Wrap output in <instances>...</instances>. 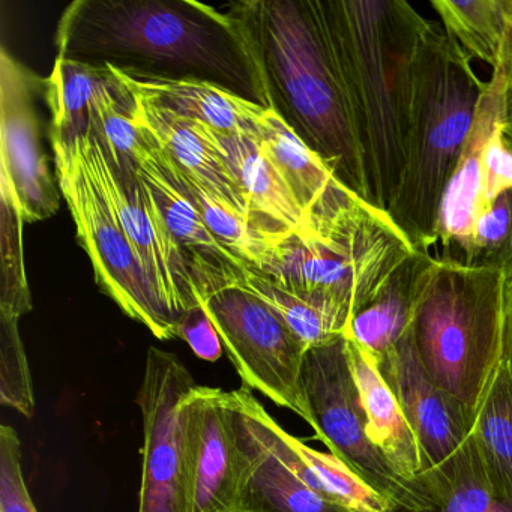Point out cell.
Instances as JSON below:
<instances>
[{
    "label": "cell",
    "instance_id": "cell-11",
    "mask_svg": "<svg viewBox=\"0 0 512 512\" xmlns=\"http://www.w3.org/2000/svg\"><path fill=\"white\" fill-rule=\"evenodd\" d=\"M196 385L178 356L157 347L148 350L136 398L145 439L139 512H190L181 404Z\"/></svg>",
    "mask_w": 512,
    "mask_h": 512
},
{
    "label": "cell",
    "instance_id": "cell-17",
    "mask_svg": "<svg viewBox=\"0 0 512 512\" xmlns=\"http://www.w3.org/2000/svg\"><path fill=\"white\" fill-rule=\"evenodd\" d=\"M146 137L151 142V155L140 164L137 175L154 197L170 235L187 254L197 295L227 286L245 265L215 239L175 164L148 134Z\"/></svg>",
    "mask_w": 512,
    "mask_h": 512
},
{
    "label": "cell",
    "instance_id": "cell-2",
    "mask_svg": "<svg viewBox=\"0 0 512 512\" xmlns=\"http://www.w3.org/2000/svg\"><path fill=\"white\" fill-rule=\"evenodd\" d=\"M367 175L368 200L388 211L406 166L413 67L430 20L404 0H323Z\"/></svg>",
    "mask_w": 512,
    "mask_h": 512
},
{
    "label": "cell",
    "instance_id": "cell-24",
    "mask_svg": "<svg viewBox=\"0 0 512 512\" xmlns=\"http://www.w3.org/2000/svg\"><path fill=\"white\" fill-rule=\"evenodd\" d=\"M442 29L470 59L512 73V0H433Z\"/></svg>",
    "mask_w": 512,
    "mask_h": 512
},
{
    "label": "cell",
    "instance_id": "cell-18",
    "mask_svg": "<svg viewBox=\"0 0 512 512\" xmlns=\"http://www.w3.org/2000/svg\"><path fill=\"white\" fill-rule=\"evenodd\" d=\"M112 68V67H109ZM131 94L176 115L196 119L218 133L259 139L265 107L214 83L133 76L112 68Z\"/></svg>",
    "mask_w": 512,
    "mask_h": 512
},
{
    "label": "cell",
    "instance_id": "cell-30",
    "mask_svg": "<svg viewBox=\"0 0 512 512\" xmlns=\"http://www.w3.org/2000/svg\"><path fill=\"white\" fill-rule=\"evenodd\" d=\"M236 281L259 296L308 349L332 343L349 329V322L331 308L284 289L256 269L244 266Z\"/></svg>",
    "mask_w": 512,
    "mask_h": 512
},
{
    "label": "cell",
    "instance_id": "cell-15",
    "mask_svg": "<svg viewBox=\"0 0 512 512\" xmlns=\"http://www.w3.org/2000/svg\"><path fill=\"white\" fill-rule=\"evenodd\" d=\"M244 485L239 512H358L314 490L278 451L269 413L250 389L232 391Z\"/></svg>",
    "mask_w": 512,
    "mask_h": 512
},
{
    "label": "cell",
    "instance_id": "cell-12",
    "mask_svg": "<svg viewBox=\"0 0 512 512\" xmlns=\"http://www.w3.org/2000/svg\"><path fill=\"white\" fill-rule=\"evenodd\" d=\"M46 79L37 76L7 47L0 52V193L17 203L25 223L47 220L61 206L55 167L43 148Z\"/></svg>",
    "mask_w": 512,
    "mask_h": 512
},
{
    "label": "cell",
    "instance_id": "cell-19",
    "mask_svg": "<svg viewBox=\"0 0 512 512\" xmlns=\"http://www.w3.org/2000/svg\"><path fill=\"white\" fill-rule=\"evenodd\" d=\"M190 121L214 146L244 194L254 217L274 224L287 233H307V218L296 205L289 188L266 157L256 137L218 133L196 119Z\"/></svg>",
    "mask_w": 512,
    "mask_h": 512
},
{
    "label": "cell",
    "instance_id": "cell-1",
    "mask_svg": "<svg viewBox=\"0 0 512 512\" xmlns=\"http://www.w3.org/2000/svg\"><path fill=\"white\" fill-rule=\"evenodd\" d=\"M55 43L62 58L214 83L272 109L259 56L233 10L196 0H76L62 13Z\"/></svg>",
    "mask_w": 512,
    "mask_h": 512
},
{
    "label": "cell",
    "instance_id": "cell-13",
    "mask_svg": "<svg viewBox=\"0 0 512 512\" xmlns=\"http://www.w3.org/2000/svg\"><path fill=\"white\" fill-rule=\"evenodd\" d=\"M88 146L95 173L118 212L139 262L179 328L184 314L199 305L187 254L170 235L154 197L136 170L113 166L91 134Z\"/></svg>",
    "mask_w": 512,
    "mask_h": 512
},
{
    "label": "cell",
    "instance_id": "cell-21",
    "mask_svg": "<svg viewBox=\"0 0 512 512\" xmlns=\"http://www.w3.org/2000/svg\"><path fill=\"white\" fill-rule=\"evenodd\" d=\"M346 340L347 358L358 386L367 431L373 445L395 473L406 481L418 482L424 472L421 446L397 397L380 373L377 362L356 341Z\"/></svg>",
    "mask_w": 512,
    "mask_h": 512
},
{
    "label": "cell",
    "instance_id": "cell-33",
    "mask_svg": "<svg viewBox=\"0 0 512 512\" xmlns=\"http://www.w3.org/2000/svg\"><path fill=\"white\" fill-rule=\"evenodd\" d=\"M22 443L10 425L0 427V512H38L22 467Z\"/></svg>",
    "mask_w": 512,
    "mask_h": 512
},
{
    "label": "cell",
    "instance_id": "cell-23",
    "mask_svg": "<svg viewBox=\"0 0 512 512\" xmlns=\"http://www.w3.org/2000/svg\"><path fill=\"white\" fill-rule=\"evenodd\" d=\"M259 143L289 188L296 205L310 218L328 205L346 185L334 170L289 127L274 109L266 110ZM349 188V187H347Z\"/></svg>",
    "mask_w": 512,
    "mask_h": 512
},
{
    "label": "cell",
    "instance_id": "cell-16",
    "mask_svg": "<svg viewBox=\"0 0 512 512\" xmlns=\"http://www.w3.org/2000/svg\"><path fill=\"white\" fill-rule=\"evenodd\" d=\"M377 367L415 431L424 472L443 466L463 448L473 421L466 409L428 373L419 356L413 329L377 361Z\"/></svg>",
    "mask_w": 512,
    "mask_h": 512
},
{
    "label": "cell",
    "instance_id": "cell-9",
    "mask_svg": "<svg viewBox=\"0 0 512 512\" xmlns=\"http://www.w3.org/2000/svg\"><path fill=\"white\" fill-rule=\"evenodd\" d=\"M302 388L313 419L311 428L332 455L389 505L430 508L419 482L413 484L398 476L371 442L344 337L308 349L302 365Z\"/></svg>",
    "mask_w": 512,
    "mask_h": 512
},
{
    "label": "cell",
    "instance_id": "cell-27",
    "mask_svg": "<svg viewBox=\"0 0 512 512\" xmlns=\"http://www.w3.org/2000/svg\"><path fill=\"white\" fill-rule=\"evenodd\" d=\"M176 169L212 235L242 265L262 269L277 245L293 235L223 202L199 181Z\"/></svg>",
    "mask_w": 512,
    "mask_h": 512
},
{
    "label": "cell",
    "instance_id": "cell-10",
    "mask_svg": "<svg viewBox=\"0 0 512 512\" xmlns=\"http://www.w3.org/2000/svg\"><path fill=\"white\" fill-rule=\"evenodd\" d=\"M214 323L224 352L245 388L292 410L313 424L302 388V365L308 347L286 323L238 281L197 296Z\"/></svg>",
    "mask_w": 512,
    "mask_h": 512
},
{
    "label": "cell",
    "instance_id": "cell-5",
    "mask_svg": "<svg viewBox=\"0 0 512 512\" xmlns=\"http://www.w3.org/2000/svg\"><path fill=\"white\" fill-rule=\"evenodd\" d=\"M484 82L472 59L430 22L413 67L406 166L392 220L419 251L436 247L443 196L475 121Z\"/></svg>",
    "mask_w": 512,
    "mask_h": 512
},
{
    "label": "cell",
    "instance_id": "cell-4",
    "mask_svg": "<svg viewBox=\"0 0 512 512\" xmlns=\"http://www.w3.org/2000/svg\"><path fill=\"white\" fill-rule=\"evenodd\" d=\"M419 250L385 209L350 188L277 245L260 274L347 322L370 305Z\"/></svg>",
    "mask_w": 512,
    "mask_h": 512
},
{
    "label": "cell",
    "instance_id": "cell-26",
    "mask_svg": "<svg viewBox=\"0 0 512 512\" xmlns=\"http://www.w3.org/2000/svg\"><path fill=\"white\" fill-rule=\"evenodd\" d=\"M269 430L284 460L319 493L358 512H388L391 508L379 493L368 487L335 455L310 448L298 437L269 419Z\"/></svg>",
    "mask_w": 512,
    "mask_h": 512
},
{
    "label": "cell",
    "instance_id": "cell-29",
    "mask_svg": "<svg viewBox=\"0 0 512 512\" xmlns=\"http://www.w3.org/2000/svg\"><path fill=\"white\" fill-rule=\"evenodd\" d=\"M112 77L109 67H94L56 56L46 79V106L50 110L49 137L70 140L88 136L91 107L101 86Z\"/></svg>",
    "mask_w": 512,
    "mask_h": 512
},
{
    "label": "cell",
    "instance_id": "cell-25",
    "mask_svg": "<svg viewBox=\"0 0 512 512\" xmlns=\"http://www.w3.org/2000/svg\"><path fill=\"white\" fill-rule=\"evenodd\" d=\"M469 439L491 490L512 505V362L505 356L482 398Z\"/></svg>",
    "mask_w": 512,
    "mask_h": 512
},
{
    "label": "cell",
    "instance_id": "cell-32",
    "mask_svg": "<svg viewBox=\"0 0 512 512\" xmlns=\"http://www.w3.org/2000/svg\"><path fill=\"white\" fill-rule=\"evenodd\" d=\"M19 320L13 314L0 313V403L32 418L34 383L20 337Z\"/></svg>",
    "mask_w": 512,
    "mask_h": 512
},
{
    "label": "cell",
    "instance_id": "cell-3",
    "mask_svg": "<svg viewBox=\"0 0 512 512\" xmlns=\"http://www.w3.org/2000/svg\"><path fill=\"white\" fill-rule=\"evenodd\" d=\"M232 10L253 41L272 109L346 187L368 200L364 157L323 0L241 2Z\"/></svg>",
    "mask_w": 512,
    "mask_h": 512
},
{
    "label": "cell",
    "instance_id": "cell-20",
    "mask_svg": "<svg viewBox=\"0 0 512 512\" xmlns=\"http://www.w3.org/2000/svg\"><path fill=\"white\" fill-rule=\"evenodd\" d=\"M130 110L140 130L145 131L185 175L199 181L218 199L254 217L220 155L190 119L154 106L134 94H131Z\"/></svg>",
    "mask_w": 512,
    "mask_h": 512
},
{
    "label": "cell",
    "instance_id": "cell-8",
    "mask_svg": "<svg viewBox=\"0 0 512 512\" xmlns=\"http://www.w3.org/2000/svg\"><path fill=\"white\" fill-rule=\"evenodd\" d=\"M62 197L77 239L91 259L100 289L158 340L178 338V325L161 302L128 239L118 212L92 166L88 136L64 142L49 137Z\"/></svg>",
    "mask_w": 512,
    "mask_h": 512
},
{
    "label": "cell",
    "instance_id": "cell-28",
    "mask_svg": "<svg viewBox=\"0 0 512 512\" xmlns=\"http://www.w3.org/2000/svg\"><path fill=\"white\" fill-rule=\"evenodd\" d=\"M430 508L391 506L388 512H512L511 503L494 494L470 439L443 466L419 475Z\"/></svg>",
    "mask_w": 512,
    "mask_h": 512
},
{
    "label": "cell",
    "instance_id": "cell-7",
    "mask_svg": "<svg viewBox=\"0 0 512 512\" xmlns=\"http://www.w3.org/2000/svg\"><path fill=\"white\" fill-rule=\"evenodd\" d=\"M503 284L500 269L434 257L413 325L428 373L472 421L503 358Z\"/></svg>",
    "mask_w": 512,
    "mask_h": 512
},
{
    "label": "cell",
    "instance_id": "cell-14",
    "mask_svg": "<svg viewBox=\"0 0 512 512\" xmlns=\"http://www.w3.org/2000/svg\"><path fill=\"white\" fill-rule=\"evenodd\" d=\"M190 512H239L244 457L232 392L196 385L181 404Z\"/></svg>",
    "mask_w": 512,
    "mask_h": 512
},
{
    "label": "cell",
    "instance_id": "cell-34",
    "mask_svg": "<svg viewBox=\"0 0 512 512\" xmlns=\"http://www.w3.org/2000/svg\"><path fill=\"white\" fill-rule=\"evenodd\" d=\"M178 338H182L200 359L215 362L223 356V341L200 304L188 310L182 317Z\"/></svg>",
    "mask_w": 512,
    "mask_h": 512
},
{
    "label": "cell",
    "instance_id": "cell-36",
    "mask_svg": "<svg viewBox=\"0 0 512 512\" xmlns=\"http://www.w3.org/2000/svg\"><path fill=\"white\" fill-rule=\"evenodd\" d=\"M509 110L512 113V73L509 74Z\"/></svg>",
    "mask_w": 512,
    "mask_h": 512
},
{
    "label": "cell",
    "instance_id": "cell-35",
    "mask_svg": "<svg viewBox=\"0 0 512 512\" xmlns=\"http://www.w3.org/2000/svg\"><path fill=\"white\" fill-rule=\"evenodd\" d=\"M503 356L512 362V272L503 284Z\"/></svg>",
    "mask_w": 512,
    "mask_h": 512
},
{
    "label": "cell",
    "instance_id": "cell-22",
    "mask_svg": "<svg viewBox=\"0 0 512 512\" xmlns=\"http://www.w3.org/2000/svg\"><path fill=\"white\" fill-rule=\"evenodd\" d=\"M434 257L425 251L415 254L353 317L344 337L356 341L376 362L388 355L415 325Z\"/></svg>",
    "mask_w": 512,
    "mask_h": 512
},
{
    "label": "cell",
    "instance_id": "cell-31",
    "mask_svg": "<svg viewBox=\"0 0 512 512\" xmlns=\"http://www.w3.org/2000/svg\"><path fill=\"white\" fill-rule=\"evenodd\" d=\"M23 220L17 203L0 193V313L25 316L32 310L23 253Z\"/></svg>",
    "mask_w": 512,
    "mask_h": 512
},
{
    "label": "cell",
    "instance_id": "cell-6",
    "mask_svg": "<svg viewBox=\"0 0 512 512\" xmlns=\"http://www.w3.org/2000/svg\"><path fill=\"white\" fill-rule=\"evenodd\" d=\"M437 254L512 272V113L505 68L484 83L475 121L443 196Z\"/></svg>",
    "mask_w": 512,
    "mask_h": 512
}]
</instances>
